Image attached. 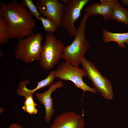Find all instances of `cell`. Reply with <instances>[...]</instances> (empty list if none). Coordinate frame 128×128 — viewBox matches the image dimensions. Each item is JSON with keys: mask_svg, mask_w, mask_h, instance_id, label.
I'll return each mask as SVG.
<instances>
[{"mask_svg": "<svg viewBox=\"0 0 128 128\" xmlns=\"http://www.w3.org/2000/svg\"><path fill=\"white\" fill-rule=\"evenodd\" d=\"M64 84L61 80H59L51 85L48 89L44 92L36 93L34 96L41 104L44 105L45 110L44 119L47 123H50L51 118L55 113L51 94L57 89L63 87Z\"/></svg>", "mask_w": 128, "mask_h": 128, "instance_id": "obj_10", "label": "cell"}, {"mask_svg": "<svg viewBox=\"0 0 128 128\" xmlns=\"http://www.w3.org/2000/svg\"><path fill=\"white\" fill-rule=\"evenodd\" d=\"M11 38L9 27L4 17L0 16V45L6 44Z\"/></svg>", "mask_w": 128, "mask_h": 128, "instance_id": "obj_15", "label": "cell"}, {"mask_svg": "<svg viewBox=\"0 0 128 128\" xmlns=\"http://www.w3.org/2000/svg\"><path fill=\"white\" fill-rule=\"evenodd\" d=\"M43 38L41 33L38 32L18 39L14 52L16 59L27 64L39 60L42 49Z\"/></svg>", "mask_w": 128, "mask_h": 128, "instance_id": "obj_3", "label": "cell"}, {"mask_svg": "<svg viewBox=\"0 0 128 128\" xmlns=\"http://www.w3.org/2000/svg\"><path fill=\"white\" fill-rule=\"evenodd\" d=\"M117 0H100V3L92 2L84 9V13L89 17L96 15L101 16L105 21L111 18L113 7Z\"/></svg>", "mask_w": 128, "mask_h": 128, "instance_id": "obj_11", "label": "cell"}, {"mask_svg": "<svg viewBox=\"0 0 128 128\" xmlns=\"http://www.w3.org/2000/svg\"><path fill=\"white\" fill-rule=\"evenodd\" d=\"M35 3L41 15L54 21L58 27L61 26L65 6L63 3L58 0H39Z\"/></svg>", "mask_w": 128, "mask_h": 128, "instance_id": "obj_8", "label": "cell"}, {"mask_svg": "<svg viewBox=\"0 0 128 128\" xmlns=\"http://www.w3.org/2000/svg\"><path fill=\"white\" fill-rule=\"evenodd\" d=\"M0 16L7 21L11 38L22 39L33 34L35 21L22 2L14 0L8 3L0 2Z\"/></svg>", "mask_w": 128, "mask_h": 128, "instance_id": "obj_1", "label": "cell"}, {"mask_svg": "<svg viewBox=\"0 0 128 128\" xmlns=\"http://www.w3.org/2000/svg\"><path fill=\"white\" fill-rule=\"evenodd\" d=\"M89 17L86 14L84 13L73 41L69 45L64 47L62 53L61 58L64 59L76 67H79L90 47L89 43L85 35L86 24Z\"/></svg>", "mask_w": 128, "mask_h": 128, "instance_id": "obj_2", "label": "cell"}, {"mask_svg": "<svg viewBox=\"0 0 128 128\" xmlns=\"http://www.w3.org/2000/svg\"><path fill=\"white\" fill-rule=\"evenodd\" d=\"M111 19L123 23L128 27V9L118 0L113 7Z\"/></svg>", "mask_w": 128, "mask_h": 128, "instance_id": "obj_13", "label": "cell"}, {"mask_svg": "<svg viewBox=\"0 0 128 128\" xmlns=\"http://www.w3.org/2000/svg\"><path fill=\"white\" fill-rule=\"evenodd\" d=\"M64 45L53 33H48L45 37L39 59L40 66L45 70L52 69L61 58Z\"/></svg>", "mask_w": 128, "mask_h": 128, "instance_id": "obj_4", "label": "cell"}, {"mask_svg": "<svg viewBox=\"0 0 128 128\" xmlns=\"http://www.w3.org/2000/svg\"><path fill=\"white\" fill-rule=\"evenodd\" d=\"M65 6L61 26L69 35L74 36L77 32L75 24L79 18L81 11L89 0H61Z\"/></svg>", "mask_w": 128, "mask_h": 128, "instance_id": "obj_7", "label": "cell"}, {"mask_svg": "<svg viewBox=\"0 0 128 128\" xmlns=\"http://www.w3.org/2000/svg\"><path fill=\"white\" fill-rule=\"evenodd\" d=\"M85 123L82 115L67 111L57 116L50 128H84Z\"/></svg>", "mask_w": 128, "mask_h": 128, "instance_id": "obj_9", "label": "cell"}, {"mask_svg": "<svg viewBox=\"0 0 128 128\" xmlns=\"http://www.w3.org/2000/svg\"><path fill=\"white\" fill-rule=\"evenodd\" d=\"M120 3L124 6H128V0H122Z\"/></svg>", "mask_w": 128, "mask_h": 128, "instance_id": "obj_20", "label": "cell"}, {"mask_svg": "<svg viewBox=\"0 0 128 128\" xmlns=\"http://www.w3.org/2000/svg\"><path fill=\"white\" fill-rule=\"evenodd\" d=\"M33 94L27 90L21 95L25 99L22 109L25 112L31 115L36 114L38 112V109L36 107L37 104L33 99Z\"/></svg>", "mask_w": 128, "mask_h": 128, "instance_id": "obj_14", "label": "cell"}, {"mask_svg": "<svg viewBox=\"0 0 128 128\" xmlns=\"http://www.w3.org/2000/svg\"><path fill=\"white\" fill-rule=\"evenodd\" d=\"M7 128H24L18 124L12 123L9 125Z\"/></svg>", "mask_w": 128, "mask_h": 128, "instance_id": "obj_19", "label": "cell"}, {"mask_svg": "<svg viewBox=\"0 0 128 128\" xmlns=\"http://www.w3.org/2000/svg\"><path fill=\"white\" fill-rule=\"evenodd\" d=\"M81 64L94 88L104 98L110 100L114 96L111 82L100 72L96 66L85 58Z\"/></svg>", "mask_w": 128, "mask_h": 128, "instance_id": "obj_5", "label": "cell"}, {"mask_svg": "<svg viewBox=\"0 0 128 128\" xmlns=\"http://www.w3.org/2000/svg\"><path fill=\"white\" fill-rule=\"evenodd\" d=\"M55 78V71H51L46 78L37 82V86L33 89H30V91L34 94L38 90L47 87L54 82Z\"/></svg>", "mask_w": 128, "mask_h": 128, "instance_id": "obj_16", "label": "cell"}, {"mask_svg": "<svg viewBox=\"0 0 128 128\" xmlns=\"http://www.w3.org/2000/svg\"><path fill=\"white\" fill-rule=\"evenodd\" d=\"M54 71L55 78L72 82L77 89L82 90L84 93L86 91L94 94L97 93L94 88L90 87L83 81V77L87 76V75L83 69L74 67L66 61L60 64Z\"/></svg>", "mask_w": 128, "mask_h": 128, "instance_id": "obj_6", "label": "cell"}, {"mask_svg": "<svg viewBox=\"0 0 128 128\" xmlns=\"http://www.w3.org/2000/svg\"><path fill=\"white\" fill-rule=\"evenodd\" d=\"M3 55V53L1 51V50H0V58H1L2 57V56Z\"/></svg>", "mask_w": 128, "mask_h": 128, "instance_id": "obj_21", "label": "cell"}, {"mask_svg": "<svg viewBox=\"0 0 128 128\" xmlns=\"http://www.w3.org/2000/svg\"><path fill=\"white\" fill-rule=\"evenodd\" d=\"M102 41L105 43L114 41L121 48L126 47L125 44L128 45V32L114 33L104 28L102 31Z\"/></svg>", "mask_w": 128, "mask_h": 128, "instance_id": "obj_12", "label": "cell"}, {"mask_svg": "<svg viewBox=\"0 0 128 128\" xmlns=\"http://www.w3.org/2000/svg\"><path fill=\"white\" fill-rule=\"evenodd\" d=\"M39 20L42 23L44 30L48 33H53L56 30L58 26L53 21L41 16Z\"/></svg>", "mask_w": 128, "mask_h": 128, "instance_id": "obj_17", "label": "cell"}, {"mask_svg": "<svg viewBox=\"0 0 128 128\" xmlns=\"http://www.w3.org/2000/svg\"><path fill=\"white\" fill-rule=\"evenodd\" d=\"M22 2L27 8L30 12L37 19L39 20L41 15L36 5L32 0H23Z\"/></svg>", "mask_w": 128, "mask_h": 128, "instance_id": "obj_18", "label": "cell"}]
</instances>
